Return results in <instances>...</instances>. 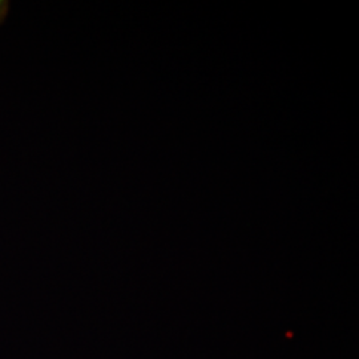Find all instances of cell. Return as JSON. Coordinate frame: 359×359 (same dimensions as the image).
Segmentation results:
<instances>
[{
  "label": "cell",
  "mask_w": 359,
  "mask_h": 359,
  "mask_svg": "<svg viewBox=\"0 0 359 359\" xmlns=\"http://www.w3.org/2000/svg\"><path fill=\"white\" fill-rule=\"evenodd\" d=\"M10 7H11L10 1L0 0V25H3V22L6 20L8 11H10Z\"/></svg>",
  "instance_id": "1"
}]
</instances>
